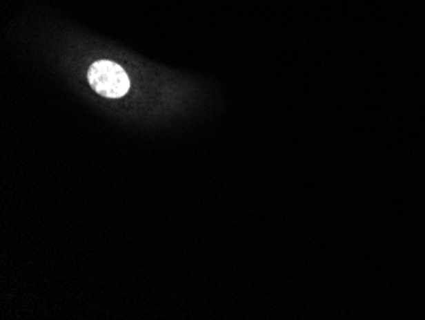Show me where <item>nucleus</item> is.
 I'll return each instance as SVG.
<instances>
[{
    "instance_id": "nucleus-1",
    "label": "nucleus",
    "mask_w": 425,
    "mask_h": 320,
    "mask_svg": "<svg viewBox=\"0 0 425 320\" xmlns=\"http://www.w3.org/2000/svg\"><path fill=\"white\" fill-rule=\"evenodd\" d=\"M90 87L108 99L123 97L130 87L129 77L123 66L110 60H99L88 70Z\"/></svg>"
}]
</instances>
